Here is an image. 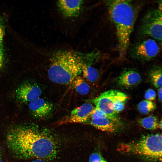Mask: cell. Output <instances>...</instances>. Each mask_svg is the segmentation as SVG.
I'll return each instance as SVG.
<instances>
[{"mask_svg": "<svg viewBox=\"0 0 162 162\" xmlns=\"http://www.w3.org/2000/svg\"><path fill=\"white\" fill-rule=\"evenodd\" d=\"M95 107L89 103H85L75 108L67 118V122L79 123H87Z\"/></svg>", "mask_w": 162, "mask_h": 162, "instance_id": "obj_11", "label": "cell"}, {"mask_svg": "<svg viewBox=\"0 0 162 162\" xmlns=\"http://www.w3.org/2000/svg\"><path fill=\"white\" fill-rule=\"evenodd\" d=\"M4 56L3 46H0V69H1L4 64Z\"/></svg>", "mask_w": 162, "mask_h": 162, "instance_id": "obj_24", "label": "cell"}, {"mask_svg": "<svg viewBox=\"0 0 162 162\" xmlns=\"http://www.w3.org/2000/svg\"><path fill=\"white\" fill-rule=\"evenodd\" d=\"M82 73L85 79L92 82L98 80L99 75L97 69L90 64L85 63L82 67Z\"/></svg>", "mask_w": 162, "mask_h": 162, "instance_id": "obj_16", "label": "cell"}, {"mask_svg": "<svg viewBox=\"0 0 162 162\" xmlns=\"http://www.w3.org/2000/svg\"><path fill=\"white\" fill-rule=\"evenodd\" d=\"M141 80V76L138 72L134 70L127 69L121 73L116 79V82L120 87L128 89L137 86Z\"/></svg>", "mask_w": 162, "mask_h": 162, "instance_id": "obj_10", "label": "cell"}, {"mask_svg": "<svg viewBox=\"0 0 162 162\" xmlns=\"http://www.w3.org/2000/svg\"><path fill=\"white\" fill-rule=\"evenodd\" d=\"M28 106L32 116L39 119H43L48 117L52 113L53 109L52 104L40 98L29 102Z\"/></svg>", "mask_w": 162, "mask_h": 162, "instance_id": "obj_9", "label": "cell"}, {"mask_svg": "<svg viewBox=\"0 0 162 162\" xmlns=\"http://www.w3.org/2000/svg\"><path fill=\"white\" fill-rule=\"evenodd\" d=\"M127 98L128 97L125 93L112 89L101 93L93 100V102L95 107L104 112L112 119L120 121L117 114L114 112V104L118 100Z\"/></svg>", "mask_w": 162, "mask_h": 162, "instance_id": "obj_6", "label": "cell"}, {"mask_svg": "<svg viewBox=\"0 0 162 162\" xmlns=\"http://www.w3.org/2000/svg\"><path fill=\"white\" fill-rule=\"evenodd\" d=\"M140 124L145 129L155 130L159 127V122L158 118L154 116H150L140 119Z\"/></svg>", "mask_w": 162, "mask_h": 162, "instance_id": "obj_17", "label": "cell"}, {"mask_svg": "<svg viewBox=\"0 0 162 162\" xmlns=\"http://www.w3.org/2000/svg\"><path fill=\"white\" fill-rule=\"evenodd\" d=\"M156 95V92L154 90L149 88L145 92L144 98L146 100L153 101L155 100Z\"/></svg>", "mask_w": 162, "mask_h": 162, "instance_id": "obj_21", "label": "cell"}, {"mask_svg": "<svg viewBox=\"0 0 162 162\" xmlns=\"http://www.w3.org/2000/svg\"><path fill=\"white\" fill-rule=\"evenodd\" d=\"M140 31L142 35L162 40V12L153 10L147 12L142 20Z\"/></svg>", "mask_w": 162, "mask_h": 162, "instance_id": "obj_5", "label": "cell"}, {"mask_svg": "<svg viewBox=\"0 0 162 162\" xmlns=\"http://www.w3.org/2000/svg\"><path fill=\"white\" fill-rule=\"evenodd\" d=\"M72 86L79 94L85 95L90 92L89 85L85 80L80 75L76 77L72 81Z\"/></svg>", "mask_w": 162, "mask_h": 162, "instance_id": "obj_15", "label": "cell"}, {"mask_svg": "<svg viewBox=\"0 0 162 162\" xmlns=\"http://www.w3.org/2000/svg\"><path fill=\"white\" fill-rule=\"evenodd\" d=\"M161 44L162 45V40H161Z\"/></svg>", "mask_w": 162, "mask_h": 162, "instance_id": "obj_31", "label": "cell"}, {"mask_svg": "<svg viewBox=\"0 0 162 162\" xmlns=\"http://www.w3.org/2000/svg\"><path fill=\"white\" fill-rule=\"evenodd\" d=\"M105 117L112 119L104 112L95 107L92 112L88 120L90 119H97Z\"/></svg>", "mask_w": 162, "mask_h": 162, "instance_id": "obj_20", "label": "cell"}, {"mask_svg": "<svg viewBox=\"0 0 162 162\" xmlns=\"http://www.w3.org/2000/svg\"><path fill=\"white\" fill-rule=\"evenodd\" d=\"M157 3L158 5V9L162 12V0L158 1Z\"/></svg>", "mask_w": 162, "mask_h": 162, "instance_id": "obj_26", "label": "cell"}, {"mask_svg": "<svg viewBox=\"0 0 162 162\" xmlns=\"http://www.w3.org/2000/svg\"><path fill=\"white\" fill-rule=\"evenodd\" d=\"M9 148L17 158L51 160L58 153V145L50 133L34 124L18 125L7 136Z\"/></svg>", "mask_w": 162, "mask_h": 162, "instance_id": "obj_1", "label": "cell"}, {"mask_svg": "<svg viewBox=\"0 0 162 162\" xmlns=\"http://www.w3.org/2000/svg\"><path fill=\"white\" fill-rule=\"evenodd\" d=\"M148 77L151 83L156 88L159 89L162 87V66L156 65L150 70Z\"/></svg>", "mask_w": 162, "mask_h": 162, "instance_id": "obj_14", "label": "cell"}, {"mask_svg": "<svg viewBox=\"0 0 162 162\" xmlns=\"http://www.w3.org/2000/svg\"><path fill=\"white\" fill-rule=\"evenodd\" d=\"M156 104L152 101L143 100L138 104L139 112L143 114H147L154 111L156 108Z\"/></svg>", "mask_w": 162, "mask_h": 162, "instance_id": "obj_18", "label": "cell"}, {"mask_svg": "<svg viewBox=\"0 0 162 162\" xmlns=\"http://www.w3.org/2000/svg\"><path fill=\"white\" fill-rule=\"evenodd\" d=\"M120 149L121 151L139 155L151 162H162V135H144L134 142L122 145Z\"/></svg>", "mask_w": 162, "mask_h": 162, "instance_id": "obj_4", "label": "cell"}, {"mask_svg": "<svg viewBox=\"0 0 162 162\" xmlns=\"http://www.w3.org/2000/svg\"><path fill=\"white\" fill-rule=\"evenodd\" d=\"M52 55L48 71V78L52 82L68 84L82 73L84 63L79 54L71 51L62 50Z\"/></svg>", "mask_w": 162, "mask_h": 162, "instance_id": "obj_3", "label": "cell"}, {"mask_svg": "<svg viewBox=\"0 0 162 162\" xmlns=\"http://www.w3.org/2000/svg\"><path fill=\"white\" fill-rule=\"evenodd\" d=\"M106 3L116 29L119 55L123 58L128 50L140 7L130 0H109Z\"/></svg>", "mask_w": 162, "mask_h": 162, "instance_id": "obj_2", "label": "cell"}, {"mask_svg": "<svg viewBox=\"0 0 162 162\" xmlns=\"http://www.w3.org/2000/svg\"><path fill=\"white\" fill-rule=\"evenodd\" d=\"M158 95L159 100L162 105V87L158 89Z\"/></svg>", "mask_w": 162, "mask_h": 162, "instance_id": "obj_25", "label": "cell"}, {"mask_svg": "<svg viewBox=\"0 0 162 162\" xmlns=\"http://www.w3.org/2000/svg\"><path fill=\"white\" fill-rule=\"evenodd\" d=\"M45 160L40 159H35L32 162H46Z\"/></svg>", "mask_w": 162, "mask_h": 162, "instance_id": "obj_27", "label": "cell"}, {"mask_svg": "<svg viewBox=\"0 0 162 162\" xmlns=\"http://www.w3.org/2000/svg\"><path fill=\"white\" fill-rule=\"evenodd\" d=\"M87 123L100 130L112 133L117 131L121 126L120 121L106 117L90 119Z\"/></svg>", "mask_w": 162, "mask_h": 162, "instance_id": "obj_13", "label": "cell"}, {"mask_svg": "<svg viewBox=\"0 0 162 162\" xmlns=\"http://www.w3.org/2000/svg\"><path fill=\"white\" fill-rule=\"evenodd\" d=\"M160 123H162V119L161 120L160 122Z\"/></svg>", "mask_w": 162, "mask_h": 162, "instance_id": "obj_29", "label": "cell"}, {"mask_svg": "<svg viewBox=\"0 0 162 162\" xmlns=\"http://www.w3.org/2000/svg\"><path fill=\"white\" fill-rule=\"evenodd\" d=\"M0 162H2L1 159L0 158Z\"/></svg>", "mask_w": 162, "mask_h": 162, "instance_id": "obj_30", "label": "cell"}, {"mask_svg": "<svg viewBox=\"0 0 162 162\" xmlns=\"http://www.w3.org/2000/svg\"><path fill=\"white\" fill-rule=\"evenodd\" d=\"M159 127L162 130V123L159 122Z\"/></svg>", "mask_w": 162, "mask_h": 162, "instance_id": "obj_28", "label": "cell"}, {"mask_svg": "<svg viewBox=\"0 0 162 162\" xmlns=\"http://www.w3.org/2000/svg\"><path fill=\"white\" fill-rule=\"evenodd\" d=\"M89 162H106L101 155L97 153H94L90 156Z\"/></svg>", "mask_w": 162, "mask_h": 162, "instance_id": "obj_22", "label": "cell"}, {"mask_svg": "<svg viewBox=\"0 0 162 162\" xmlns=\"http://www.w3.org/2000/svg\"><path fill=\"white\" fill-rule=\"evenodd\" d=\"M128 99V97L119 99L115 102L113 109L115 113H118L122 111L124 109L125 104Z\"/></svg>", "mask_w": 162, "mask_h": 162, "instance_id": "obj_19", "label": "cell"}, {"mask_svg": "<svg viewBox=\"0 0 162 162\" xmlns=\"http://www.w3.org/2000/svg\"><path fill=\"white\" fill-rule=\"evenodd\" d=\"M4 34V23L2 18L0 17V46H3V41Z\"/></svg>", "mask_w": 162, "mask_h": 162, "instance_id": "obj_23", "label": "cell"}, {"mask_svg": "<svg viewBox=\"0 0 162 162\" xmlns=\"http://www.w3.org/2000/svg\"><path fill=\"white\" fill-rule=\"evenodd\" d=\"M42 93L40 87L35 83L26 82L19 86L15 91L17 100L22 103H29L39 98Z\"/></svg>", "mask_w": 162, "mask_h": 162, "instance_id": "obj_8", "label": "cell"}, {"mask_svg": "<svg viewBox=\"0 0 162 162\" xmlns=\"http://www.w3.org/2000/svg\"><path fill=\"white\" fill-rule=\"evenodd\" d=\"M159 47L156 42L148 39L135 44L131 50L133 57L139 60L146 62L156 57L159 53Z\"/></svg>", "mask_w": 162, "mask_h": 162, "instance_id": "obj_7", "label": "cell"}, {"mask_svg": "<svg viewBox=\"0 0 162 162\" xmlns=\"http://www.w3.org/2000/svg\"><path fill=\"white\" fill-rule=\"evenodd\" d=\"M83 1L82 0H59L57 5L60 11L66 17L77 16L82 9Z\"/></svg>", "mask_w": 162, "mask_h": 162, "instance_id": "obj_12", "label": "cell"}]
</instances>
